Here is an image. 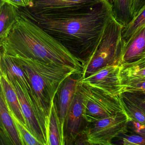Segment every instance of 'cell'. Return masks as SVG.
Returning <instances> with one entry per match:
<instances>
[{"instance_id":"obj_1","label":"cell","mask_w":145,"mask_h":145,"mask_svg":"<svg viewBox=\"0 0 145 145\" xmlns=\"http://www.w3.org/2000/svg\"><path fill=\"white\" fill-rule=\"evenodd\" d=\"M25 16L59 41L84 67L91 60L102 39L113 6L106 1L87 9L58 15H41L19 7Z\"/></svg>"},{"instance_id":"obj_2","label":"cell","mask_w":145,"mask_h":145,"mask_svg":"<svg viewBox=\"0 0 145 145\" xmlns=\"http://www.w3.org/2000/svg\"><path fill=\"white\" fill-rule=\"evenodd\" d=\"M19 15L9 35L0 42L1 51L10 56L73 69L82 73L84 65L66 47L36 23Z\"/></svg>"},{"instance_id":"obj_3","label":"cell","mask_w":145,"mask_h":145,"mask_svg":"<svg viewBox=\"0 0 145 145\" xmlns=\"http://www.w3.org/2000/svg\"><path fill=\"white\" fill-rule=\"evenodd\" d=\"M10 56L27 78L47 130L51 108L63 83L70 76L81 73L76 69L50 64L37 59Z\"/></svg>"},{"instance_id":"obj_4","label":"cell","mask_w":145,"mask_h":145,"mask_svg":"<svg viewBox=\"0 0 145 145\" xmlns=\"http://www.w3.org/2000/svg\"><path fill=\"white\" fill-rule=\"evenodd\" d=\"M124 27L114 15L112 16L95 53L84 67L81 78L88 77L105 67L121 64L125 49L122 39Z\"/></svg>"},{"instance_id":"obj_5","label":"cell","mask_w":145,"mask_h":145,"mask_svg":"<svg viewBox=\"0 0 145 145\" xmlns=\"http://www.w3.org/2000/svg\"><path fill=\"white\" fill-rule=\"evenodd\" d=\"M78 88L83 96L84 118L87 123L125 112L121 94L112 95L79 82Z\"/></svg>"},{"instance_id":"obj_6","label":"cell","mask_w":145,"mask_h":145,"mask_svg":"<svg viewBox=\"0 0 145 145\" xmlns=\"http://www.w3.org/2000/svg\"><path fill=\"white\" fill-rule=\"evenodd\" d=\"M130 118L126 111L88 123L81 134L89 145H112V141L125 132Z\"/></svg>"},{"instance_id":"obj_7","label":"cell","mask_w":145,"mask_h":145,"mask_svg":"<svg viewBox=\"0 0 145 145\" xmlns=\"http://www.w3.org/2000/svg\"><path fill=\"white\" fill-rule=\"evenodd\" d=\"M106 0H32L30 12L41 15L71 13L93 7Z\"/></svg>"},{"instance_id":"obj_8","label":"cell","mask_w":145,"mask_h":145,"mask_svg":"<svg viewBox=\"0 0 145 145\" xmlns=\"http://www.w3.org/2000/svg\"><path fill=\"white\" fill-rule=\"evenodd\" d=\"M123 68L120 64L105 67L88 77L80 78L79 83L99 89L112 95H120L122 92Z\"/></svg>"},{"instance_id":"obj_9","label":"cell","mask_w":145,"mask_h":145,"mask_svg":"<svg viewBox=\"0 0 145 145\" xmlns=\"http://www.w3.org/2000/svg\"><path fill=\"white\" fill-rule=\"evenodd\" d=\"M84 111L83 96L77 88L65 122L66 142L76 140L85 128L87 123L84 118Z\"/></svg>"},{"instance_id":"obj_10","label":"cell","mask_w":145,"mask_h":145,"mask_svg":"<svg viewBox=\"0 0 145 145\" xmlns=\"http://www.w3.org/2000/svg\"><path fill=\"white\" fill-rule=\"evenodd\" d=\"M81 74H74L64 81L58 93V114L63 137L65 139V124L66 118L77 91Z\"/></svg>"},{"instance_id":"obj_11","label":"cell","mask_w":145,"mask_h":145,"mask_svg":"<svg viewBox=\"0 0 145 145\" xmlns=\"http://www.w3.org/2000/svg\"><path fill=\"white\" fill-rule=\"evenodd\" d=\"M0 67L1 72L4 73L8 78L16 79L18 80L23 87L27 91L33 98L39 112L44 121V119L38 108L32 87L26 74L21 67L15 61L13 57L2 51H1L0 54Z\"/></svg>"},{"instance_id":"obj_12","label":"cell","mask_w":145,"mask_h":145,"mask_svg":"<svg viewBox=\"0 0 145 145\" xmlns=\"http://www.w3.org/2000/svg\"><path fill=\"white\" fill-rule=\"evenodd\" d=\"M0 117L1 139L7 145H22L19 134L5 100L1 93Z\"/></svg>"},{"instance_id":"obj_13","label":"cell","mask_w":145,"mask_h":145,"mask_svg":"<svg viewBox=\"0 0 145 145\" xmlns=\"http://www.w3.org/2000/svg\"><path fill=\"white\" fill-rule=\"evenodd\" d=\"M145 59V27L125 49L121 64L123 68L131 66Z\"/></svg>"},{"instance_id":"obj_14","label":"cell","mask_w":145,"mask_h":145,"mask_svg":"<svg viewBox=\"0 0 145 145\" xmlns=\"http://www.w3.org/2000/svg\"><path fill=\"white\" fill-rule=\"evenodd\" d=\"M0 78L1 93L3 95L7 104L18 119L26 126V121L13 84L4 73L1 72Z\"/></svg>"},{"instance_id":"obj_15","label":"cell","mask_w":145,"mask_h":145,"mask_svg":"<svg viewBox=\"0 0 145 145\" xmlns=\"http://www.w3.org/2000/svg\"><path fill=\"white\" fill-rule=\"evenodd\" d=\"M18 8L7 2L0 4V42L6 39L17 21Z\"/></svg>"},{"instance_id":"obj_16","label":"cell","mask_w":145,"mask_h":145,"mask_svg":"<svg viewBox=\"0 0 145 145\" xmlns=\"http://www.w3.org/2000/svg\"><path fill=\"white\" fill-rule=\"evenodd\" d=\"M48 145H63L66 144L65 139L61 131L58 110L56 99L52 103L47 126Z\"/></svg>"},{"instance_id":"obj_17","label":"cell","mask_w":145,"mask_h":145,"mask_svg":"<svg viewBox=\"0 0 145 145\" xmlns=\"http://www.w3.org/2000/svg\"><path fill=\"white\" fill-rule=\"evenodd\" d=\"M145 27V2L136 15L124 27L122 31V39L125 47Z\"/></svg>"},{"instance_id":"obj_18","label":"cell","mask_w":145,"mask_h":145,"mask_svg":"<svg viewBox=\"0 0 145 145\" xmlns=\"http://www.w3.org/2000/svg\"><path fill=\"white\" fill-rule=\"evenodd\" d=\"M121 96L124 107L130 118L145 125V111L128 92H123Z\"/></svg>"},{"instance_id":"obj_19","label":"cell","mask_w":145,"mask_h":145,"mask_svg":"<svg viewBox=\"0 0 145 145\" xmlns=\"http://www.w3.org/2000/svg\"><path fill=\"white\" fill-rule=\"evenodd\" d=\"M131 0H114L113 6L114 16L124 26L132 19Z\"/></svg>"},{"instance_id":"obj_20","label":"cell","mask_w":145,"mask_h":145,"mask_svg":"<svg viewBox=\"0 0 145 145\" xmlns=\"http://www.w3.org/2000/svg\"><path fill=\"white\" fill-rule=\"evenodd\" d=\"M7 106L14 120L22 145H42L41 143L32 135L27 126L18 119L7 105Z\"/></svg>"},{"instance_id":"obj_21","label":"cell","mask_w":145,"mask_h":145,"mask_svg":"<svg viewBox=\"0 0 145 145\" xmlns=\"http://www.w3.org/2000/svg\"><path fill=\"white\" fill-rule=\"evenodd\" d=\"M135 93L140 96L145 102V78L122 80V92Z\"/></svg>"},{"instance_id":"obj_22","label":"cell","mask_w":145,"mask_h":145,"mask_svg":"<svg viewBox=\"0 0 145 145\" xmlns=\"http://www.w3.org/2000/svg\"><path fill=\"white\" fill-rule=\"evenodd\" d=\"M145 145V138L125 131L112 141V145Z\"/></svg>"},{"instance_id":"obj_23","label":"cell","mask_w":145,"mask_h":145,"mask_svg":"<svg viewBox=\"0 0 145 145\" xmlns=\"http://www.w3.org/2000/svg\"><path fill=\"white\" fill-rule=\"evenodd\" d=\"M121 76L122 80L145 78V65L138 63L123 68Z\"/></svg>"},{"instance_id":"obj_24","label":"cell","mask_w":145,"mask_h":145,"mask_svg":"<svg viewBox=\"0 0 145 145\" xmlns=\"http://www.w3.org/2000/svg\"><path fill=\"white\" fill-rule=\"evenodd\" d=\"M126 131L133 134H137L145 138V125L130 118Z\"/></svg>"},{"instance_id":"obj_25","label":"cell","mask_w":145,"mask_h":145,"mask_svg":"<svg viewBox=\"0 0 145 145\" xmlns=\"http://www.w3.org/2000/svg\"><path fill=\"white\" fill-rule=\"evenodd\" d=\"M0 4L7 2L18 7H29L32 4V0H0Z\"/></svg>"},{"instance_id":"obj_26","label":"cell","mask_w":145,"mask_h":145,"mask_svg":"<svg viewBox=\"0 0 145 145\" xmlns=\"http://www.w3.org/2000/svg\"><path fill=\"white\" fill-rule=\"evenodd\" d=\"M145 0H131V12L132 18L144 5Z\"/></svg>"},{"instance_id":"obj_27","label":"cell","mask_w":145,"mask_h":145,"mask_svg":"<svg viewBox=\"0 0 145 145\" xmlns=\"http://www.w3.org/2000/svg\"><path fill=\"white\" fill-rule=\"evenodd\" d=\"M128 93L145 112V102L143 101L142 97L140 96L135 93H130V92H128Z\"/></svg>"},{"instance_id":"obj_28","label":"cell","mask_w":145,"mask_h":145,"mask_svg":"<svg viewBox=\"0 0 145 145\" xmlns=\"http://www.w3.org/2000/svg\"><path fill=\"white\" fill-rule=\"evenodd\" d=\"M112 6H113L114 3V0H106Z\"/></svg>"},{"instance_id":"obj_29","label":"cell","mask_w":145,"mask_h":145,"mask_svg":"<svg viewBox=\"0 0 145 145\" xmlns=\"http://www.w3.org/2000/svg\"><path fill=\"white\" fill-rule=\"evenodd\" d=\"M138 63H141V64H143V65H145V59H143V60H141V61H139V62H138L137 63H135V64ZM134 64H133V65H134Z\"/></svg>"}]
</instances>
